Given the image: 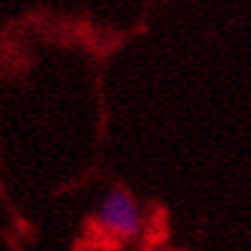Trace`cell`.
Segmentation results:
<instances>
[{"label": "cell", "instance_id": "cell-1", "mask_svg": "<svg viewBox=\"0 0 251 251\" xmlns=\"http://www.w3.org/2000/svg\"><path fill=\"white\" fill-rule=\"evenodd\" d=\"M95 219L99 226L118 240H134L143 230V214L136 198L127 189H113L101 198Z\"/></svg>", "mask_w": 251, "mask_h": 251}]
</instances>
